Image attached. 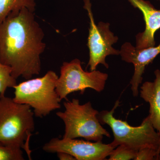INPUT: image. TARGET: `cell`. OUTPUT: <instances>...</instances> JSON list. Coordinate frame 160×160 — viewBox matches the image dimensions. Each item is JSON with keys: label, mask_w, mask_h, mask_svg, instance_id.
<instances>
[{"label": "cell", "mask_w": 160, "mask_h": 160, "mask_svg": "<svg viewBox=\"0 0 160 160\" xmlns=\"http://www.w3.org/2000/svg\"><path fill=\"white\" fill-rule=\"evenodd\" d=\"M157 1H159L160 2V0H157Z\"/></svg>", "instance_id": "obj_19"}, {"label": "cell", "mask_w": 160, "mask_h": 160, "mask_svg": "<svg viewBox=\"0 0 160 160\" xmlns=\"http://www.w3.org/2000/svg\"><path fill=\"white\" fill-rule=\"evenodd\" d=\"M12 73L11 67L0 61V97L5 95L7 89L13 88L18 84Z\"/></svg>", "instance_id": "obj_13"}, {"label": "cell", "mask_w": 160, "mask_h": 160, "mask_svg": "<svg viewBox=\"0 0 160 160\" xmlns=\"http://www.w3.org/2000/svg\"><path fill=\"white\" fill-rule=\"evenodd\" d=\"M138 151L125 145H119L111 152L109 160H134Z\"/></svg>", "instance_id": "obj_14"}, {"label": "cell", "mask_w": 160, "mask_h": 160, "mask_svg": "<svg viewBox=\"0 0 160 160\" xmlns=\"http://www.w3.org/2000/svg\"><path fill=\"white\" fill-rule=\"evenodd\" d=\"M159 135H160V133H159Z\"/></svg>", "instance_id": "obj_20"}, {"label": "cell", "mask_w": 160, "mask_h": 160, "mask_svg": "<svg viewBox=\"0 0 160 160\" xmlns=\"http://www.w3.org/2000/svg\"><path fill=\"white\" fill-rule=\"evenodd\" d=\"M36 0H0V24L12 12L27 8L34 12Z\"/></svg>", "instance_id": "obj_12"}, {"label": "cell", "mask_w": 160, "mask_h": 160, "mask_svg": "<svg viewBox=\"0 0 160 160\" xmlns=\"http://www.w3.org/2000/svg\"><path fill=\"white\" fill-rule=\"evenodd\" d=\"M58 78L50 70L41 78L26 80L17 84L12 98L16 102L28 105L33 109L34 116L42 118L61 108V101L56 90Z\"/></svg>", "instance_id": "obj_4"}, {"label": "cell", "mask_w": 160, "mask_h": 160, "mask_svg": "<svg viewBox=\"0 0 160 160\" xmlns=\"http://www.w3.org/2000/svg\"><path fill=\"white\" fill-rule=\"evenodd\" d=\"M153 82H145L140 87V97L149 105V116L155 129L160 133V70L154 72Z\"/></svg>", "instance_id": "obj_11"}, {"label": "cell", "mask_w": 160, "mask_h": 160, "mask_svg": "<svg viewBox=\"0 0 160 160\" xmlns=\"http://www.w3.org/2000/svg\"><path fill=\"white\" fill-rule=\"evenodd\" d=\"M63 104L65 111L56 113L65 124L63 138H82L87 141L101 142L104 136L110 138L109 132L100 122L99 112L92 107L90 102L82 105L79 100L73 98Z\"/></svg>", "instance_id": "obj_3"}, {"label": "cell", "mask_w": 160, "mask_h": 160, "mask_svg": "<svg viewBox=\"0 0 160 160\" xmlns=\"http://www.w3.org/2000/svg\"><path fill=\"white\" fill-rule=\"evenodd\" d=\"M116 147L111 143L84 141L76 139L53 138L43 146L46 152H66L73 156L76 160H103L109 156Z\"/></svg>", "instance_id": "obj_8"}, {"label": "cell", "mask_w": 160, "mask_h": 160, "mask_svg": "<svg viewBox=\"0 0 160 160\" xmlns=\"http://www.w3.org/2000/svg\"><path fill=\"white\" fill-rule=\"evenodd\" d=\"M157 160H160V152L159 154L158 155V156L157 158Z\"/></svg>", "instance_id": "obj_18"}, {"label": "cell", "mask_w": 160, "mask_h": 160, "mask_svg": "<svg viewBox=\"0 0 160 160\" xmlns=\"http://www.w3.org/2000/svg\"><path fill=\"white\" fill-rule=\"evenodd\" d=\"M119 103L118 100L110 111L103 110L98 115L101 124H107L112 129L114 139L111 144L115 147L123 144L136 151L149 147L160 152L159 133L153 127L149 116L143 120L140 126H130L126 121L114 117L115 110Z\"/></svg>", "instance_id": "obj_5"}, {"label": "cell", "mask_w": 160, "mask_h": 160, "mask_svg": "<svg viewBox=\"0 0 160 160\" xmlns=\"http://www.w3.org/2000/svg\"><path fill=\"white\" fill-rule=\"evenodd\" d=\"M84 8L87 11L89 19L87 42L89 54L88 66L90 71L96 70L99 64L108 69L109 66L106 62V57L120 54V50L112 47L117 42L118 38L110 30L109 23L100 22L97 25L96 24L90 0H84Z\"/></svg>", "instance_id": "obj_7"}, {"label": "cell", "mask_w": 160, "mask_h": 160, "mask_svg": "<svg viewBox=\"0 0 160 160\" xmlns=\"http://www.w3.org/2000/svg\"><path fill=\"white\" fill-rule=\"evenodd\" d=\"M120 51L122 59L134 66V73L130 84L132 95L136 97L138 95L139 87L142 82L146 66L160 54V44L157 46L139 49L127 42L122 45Z\"/></svg>", "instance_id": "obj_9"}, {"label": "cell", "mask_w": 160, "mask_h": 160, "mask_svg": "<svg viewBox=\"0 0 160 160\" xmlns=\"http://www.w3.org/2000/svg\"><path fill=\"white\" fill-rule=\"evenodd\" d=\"M34 114L31 107L16 102L6 96L0 97V143L26 150L35 129Z\"/></svg>", "instance_id": "obj_2"}, {"label": "cell", "mask_w": 160, "mask_h": 160, "mask_svg": "<svg viewBox=\"0 0 160 160\" xmlns=\"http://www.w3.org/2000/svg\"><path fill=\"white\" fill-rule=\"evenodd\" d=\"M128 1L132 6L142 12L145 22V30L136 36V48L141 49L155 46V33L160 29V9H156L146 0Z\"/></svg>", "instance_id": "obj_10"}, {"label": "cell", "mask_w": 160, "mask_h": 160, "mask_svg": "<svg viewBox=\"0 0 160 160\" xmlns=\"http://www.w3.org/2000/svg\"><path fill=\"white\" fill-rule=\"evenodd\" d=\"M22 149L3 145L0 143V160H23Z\"/></svg>", "instance_id": "obj_15"}, {"label": "cell", "mask_w": 160, "mask_h": 160, "mask_svg": "<svg viewBox=\"0 0 160 160\" xmlns=\"http://www.w3.org/2000/svg\"><path fill=\"white\" fill-rule=\"evenodd\" d=\"M159 153L157 149L146 147L138 150L134 160H157Z\"/></svg>", "instance_id": "obj_16"}, {"label": "cell", "mask_w": 160, "mask_h": 160, "mask_svg": "<svg viewBox=\"0 0 160 160\" xmlns=\"http://www.w3.org/2000/svg\"><path fill=\"white\" fill-rule=\"evenodd\" d=\"M44 38L34 12L27 8L12 12L0 24V61L11 67L15 78L40 74Z\"/></svg>", "instance_id": "obj_1"}, {"label": "cell", "mask_w": 160, "mask_h": 160, "mask_svg": "<svg viewBox=\"0 0 160 160\" xmlns=\"http://www.w3.org/2000/svg\"><path fill=\"white\" fill-rule=\"evenodd\" d=\"M108 78V74L99 70L84 71L81 61L76 58L63 63L56 90L61 100L66 99L70 93L75 92L79 91L83 94L87 89L100 92L105 89Z\"/></svg>", "instance_id": "obj_6"}, {"label": "cell", "mask_w": 160, "mask_h": 160, "mask_svg": "<svg viewBox=\"0 0 160 160\" xmlns=\"http://www.w3.org/2000/svg\"><path fill=\"white\" fill-rule=\"evenodd\" d=\"M57 155L60 160H76L73 156L67 152H57Z\"/></svg>", "instance_id": "obj_17"}]
</instances>
